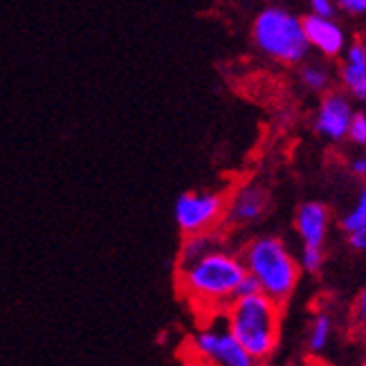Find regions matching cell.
I'll return each instance as SVG.
<instances>
[{"mask_svg": "<svg viewBox=\"0 0 366 366\" xmlns=\"http://www.w3.org/2000/svg\"><path fill=\"white\" fill-rule=\"evenodd\" d=\"M247 279L241 252L222 243L187 263H178V288L200 315H222Z\"/></svg>", "mask_w": 366, "mask_h": 366, "instance_id": "6da1fadb", "label": "cell"}, {"mask_svg": "<svg viewBox=\"0 0 366 366\" xmlns=\"http://www.w3.org/2000/svg\"><path fill=\"white\" fill-rule=\"evenodd\" d=\"M238 252H241L247 277L257 283L263 295L272 297L281 306L295 295L304 272L283 236L257 234L245 241Z\"/></svg>", "mask_w": 366, "mask_h": 366, "instance_id": "7a4b0ae2", "label": "cell"}, {"mask_svg": "<svg viewBox=\"0 0 366 366\" xmlns=\"http://www.w3.org/2000/svg\"><path fill=\"white\" fill-rule=\"evenodd\" d=\"M222 320L254 360H265L277 351L281 340V304L272 297L261 290L238 295L222 310Z\"/></svg>", "mask_w": 366, "mask_h": 366, "instance_id": "3957f363", "label": "cell"}, {"mask_svg": "<svg viewBox=\"0 0 366 366\" xmlns=\"http://www.w3.org/2000/svg\"><path fill=\"white\" fill-rule=\"evenodd\" d=\"M252 43L263 59L279 66L297 68L310 54L304 16H297L283 5H267L254 16Z\"/></svg>", "mask_w": 366, "mask_h": 366, "instance_id": "277c9868", "label": "cell"}, {"mask_svg": "<svg viewBox=\"0 0 366 366\" xmlns=\"http://www.w3.org/2000/svg\"><path fill=\"white\" fill-rule=\"evenodd\" d=\"M227 191L220 189H191L176 198L173 220L182 236L212 232L222 227L225 220Z\"/></svg>", "mask_w": 366, "mask_h": 366, "instance_id": "5b68a950", "label": "cell"}, {"mask_svg": "<svg viewBox=\"0 0 366 366\" xmlns=\"http://www.w3.org/2000/svg\"><path fill=\"white\" fill-rule=\"evenodd\" d=\"M191 342H194V353L207 366H257L259 362L232 335L222 315L207 317V324L196 332Z\"/></svg>", "mask_w": 366, "mask_h": 366, "instance_id": "8992f818", "label": "cell"}, {"mask_svg": "<svg viewBox=\"0 0 366 366\" xmlns=\"http://www.w3.org/2000/svg\"><path fill=\"white\" fill-rule=\"evenodd\" d=\"M355 110V99L342 88L324 92L312 115L315 135L328 142V144H342V142H346L348 126H351Z\"/></svg>", "mask_w": 366, "mask_h": 366, "instance_id": "52a82bcc", "label": "cell"}, {"mask_svg": "<svg viewBox=\"0 0 366 366\" xmlns=\"http://www.w3.org/2000/svg\"><path fill=\"white\" fill-rule=\"evenodd\" d=\"M269 209V191L257 180H245L227 191L225 220L227 229H247L259 225Z\"/></svg>", "mask_w": 366, "mask_h": 366, "instance_id": "ba28073f", "label": "cell"}, {"mask_svg": "<svg viewBox=\"0 0 366 366\" xmlns=\"http://www.w3.org/2000/svg\"><path fill=\"white\" fill-rule=\"evenodd\" d=\"M304 31L310 52L322 56L326 61H337L348 47V34L344 25L335 16H322V14H306L304 16Z\"/></svg>", "mask_w": 366, "mask_h": 366, "instance_id": "9c48e42d", "label": "cell"}, {"mask_svg": "<svg viewBox=\"0 0 366 366\" xmlns=\"http://www.w3.org/2000/svg\"><path fill=\"white\" fill-rule=\"evenodd\" d=\"M332 225V214L322 200H304L292 218V227L304 247H326Z\"/></svg>", "mask_w": 366, "mask_h": 366, "instance_id": "30bf717a", "label": "cell"}, {"mask_svg": "<svg viewBox=\"0 0 366 366\" xmlns=\"http://www.w3.org/2000/svg\"><path fill=\"white\" fill-rule=\"evenodd\" d=\"M337 84L355 102L366 97V52L360 41H351L344 54L337 59Z\"/></svg>", "mask_w": 366, "mask_h": 366, "instance_id": "8fae6325", "label": "cell"}, {"mask_svg": "<svg viewBox=\"0 0 366 366\" xmlns=\"http://www.w3.org/2000/svg\"><path fill=\"white\" fill-rule=\"evenodd\" d=\"M297 79L304 90L312 92V94H322L335 88L337 81V70H332V66L326 59H306L304 63L297 66Z\"/></svg>", "mask_w": 366, "mask_h": 366, "instance_id": "7c38bea8", "label": "cell"}, {"mask_svg": "<svg viewBox=\"0 0 366 366\" xmlns=\"http://www.w3.org/2000/svg\"><path fill=\"white\" fill-rule=\"evenodd\" d=\"M332 337H335V317H332V312L326 310V308L315 310L312 317H310L308 330H306L308 353H312V355L324 353L326 348L330 346Z\"/></svg>", "mask_w": 366, "mask_h": 366, "instance_id": "4fadbf2b", "label": "cell"}, {"mask_svg": "<svg viewBox=\"0 0 366 366\" xmlns=\"http://www.w3.org/2000/svg\"><path fill=\"white\" fill-rule=\"evenodd\" d=\"M364 225H366V180L360 182V189H357L351 207L340 216V227L344 234L355 232Z\"/></svg>", "mask_w": 366, "mask_h": 366, "instance_id": "5bb4252c", "label": "cell"}, {"mask_svg": "<svg viewBox=\"0 0 366 366\" xmlns=\"http://www.w3.org/2000/svg\"><path fill=\"white\" fill-rule=\"evenodd\" d=\"M299 265L304 274H320L326 263V247H304L299 249Z\"/></svg>", "mask_w": 366, "mask_h": 366, "instance_id": "9a60e30c", "label": "cell"}, {"mask_svg": "<svg viewBox=\"0 0 366 366\" xmlns=\"http://www.w3.org/2000/svg\"><path fill=\"white\" fill-rule=\"evenodd\" d=\"M351 328L355 335L366 340V283L360 288V292L353 299L351 306Z\"/></svg>", "mask_w": 366, "mask_h": 366, "instance_id": "2e32d148", "label": "cell"}, {"mask_svg": "<svg viewBox=\"0 0 366 366\" xmlns=\"http://www.w3.org/2000/svg\"><path fill=\"white\" fill-rule=\"evenodd\" d=\"M346 142L355 151H366V110H355L351 126H348Z\"/></svg>", "mask_w": 366, "mask_h": 366, "instance_id": "e0dca14e", "label": "cell"}, {"mask_svg": "<svg viewBox=\"0 0 366 366\" xmlns=\"http://www.w3.org/2000/svg\"><path fill=\"white\" fill-rule=\"evenodd\" d=\"M335 7L348 19H364L366 16V0H335Z\"/></svg>", "mask_w": 366, "mask_h": 366, "instance_id": "ac0fdd59", "label": "cell"}, {"mask_svg": "<svg viewBox=\"0 0 366 366\" xmlns=\"http://www.w3.org/2000/svg\"><path fill=\"white\" fill-rule=\"evenodd\" d=\"M346 171L360 182L366 180V151H357L346 160Z\"/></svg>", "mask_w": 366, "mask_h": 366, "instance_id": "d6986e66", "label": "cell"}, {"mask_svg": "<svg viewBox=\"0 0 366 366\" xmlns=\"http://www.w3.org/2000/svg\"><path fill=\"white\" fill-rule=\"evenodd\" d=\"M346 243H348V247H351L353 252L366 257V225L355 229V232H348L346 234Z\"/></svg>", "mask_w": 366, "mask_h": 366, "instance_id": "ffe728a7", "label": "cell"}, {"mask_svg": "<svg viewBox=\"0 0 366 366\" xmlns=\"http://www.w3.org/2000/svg\"><path fill=\"white\" fill-rule=\"evenodd\" d=\"M310 14H322V16H335L337 7L335 0H306Z\"/></svg>", "mask_w": 366, "mask_h": 366, "instance_id": "44dd1931", "label": "cell"}, {"mask_svg": "<svg viewBox=\"0 0 366 366\" xmlns=\"http://www.w3.org/2000/svg\"><path fill=\"white\" fill-rule=\"evenodd\" d=\"M360 43H362V47H364V52H366V31H364V36L360 39Z\"/></svg>", "mask_w": 366, "mask_h": 366, "instance_id": "7402d4cb", "label": "cell"}, {"mask_svg": "<svg viewBox=\"0 0 366 366\" xmlns=\"http://www.w3.org/2000/svg\"><path fill=\"white\" fill-rule=\"evenodd\" d=\"M362 366H366V346H364V353H362Z\"/></svg>", "mask_w": 366, "mask_h": 366, "instance_id": "603a6c76", "label": "cell"}, {"mask_svg": "<svg viewBox=\"0 0 366 366\" xmlns=\"http://www.w3.org/2000/svg\"><path fill=\"white\" fill-rule=\"evenodd\" d=\"M360 104H362V108H364V110H366V97H364V99H362V102H360Z\"/></svg>", "mask_w": 366, "mask_h": 366, "instance_id": "cb8c5ba5", "label": "cell"}]
</instances>
